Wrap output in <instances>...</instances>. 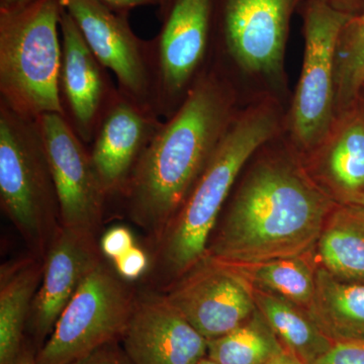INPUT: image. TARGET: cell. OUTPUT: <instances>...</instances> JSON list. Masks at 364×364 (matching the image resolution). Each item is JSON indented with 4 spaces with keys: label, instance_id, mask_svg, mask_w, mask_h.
<instances>
[{
    "label": "cell",
    "instance_id": "603a6c76",
    "mask_svg": "<svg viewBox=\"0 0 364 364\" xmlns=\"http://www.w3.org/2000/svg\"><path fill=\"white\" fill-rule=\"evenodd\" d=\"M259 310L224 336L208 340L207 358L218 364H267L284 352Z\"/></svg>",
    "mask_w": 364,
    "mask_h": 364
},
{
    "label": "cell",
    "instance_id": "7c38bea8",
    "mask_svg": "<svg viewBox=\"0 0 364 364\" xmlns=\"http://www.w3.org/2000/svg\"><path fill=\"white\" fill-rule=\"evenodd\" d=\"M294 0H224L222 36L230 58L248 73L282 72Z\"/></svg>",
    "mask_w": 364,
    "mask_h": 364
},
{
    "label": "cell",
    "instance_id": "ac0fdd59",
    "mask_svg": "<svg viewBox=\"0 0 364 364\" xmlns=\"http://www.w3.org/2000/svg\"><path fill=\"white\" fill-rule=\"evenodd\" d=\"M44 269L28 253L0 269V364H11L23 349V335Z\"/></svg>",
    "mask_w": 364,
    "mask_h": 364
},
{
    "label": "cell",
    "instance_id": "d6986e66",
    "mask_svg": "<svg viewBox=\"0 0 364 364\" xmlns=\"http://www.w3.org/2000/svg\"><path fill=\"white\" fill-rule=\"evenodd\" d=\"M309 313L332 342H363L364 282H347L317 267Z\"/></svg>",
    "mask_w": 364,
    "mask_h": 364
},
{
    "label": "cell",
    "instance_id": "9a60e30c",
    "mask_svg": "<svg viewBox=\"0 0 364 364\" xmlns=\"http://www.w3.org/2000/svg\"><path fill=\"white\" fill-rule=\"evenodd\" d=\"M122 341L133 364H198L208 355V340L154 289L136 294Z\"/></svg>",
    "mask_w": 364,
    "mask_h": 364
},
{
    "label": "cell",
    "instance_id": "d6a6232c",
    "mask_svg": "<svg viewBox=\"0 0 364 364\" xmlns=\"http://www.w3.org/2000/svg\"><path fill=\"white\" fill-rule=\"evenodd\" d=\"M172 0H159V14L161 18L165 16V14L168 11L170 4H171Z\"/></svg>",
    "mask_w": 364,
    "mask_h": 364
},
{
    "label": "cell",
    "instance_id": "7a4b0ae2",
    "mask_svg": "<svg viewBox=\"0 0 364 364\" xmlns=\"http://www.w3.org/2000/svg\"><path fill=\"white\" fill-rule=\"evenodd\" d=\"M335 205L296 163L263 160L242 181L207 255L233 264L306 255Z\"/></svg>",
    "mask_w": 364,
    "mask_h": 364
},
{
    "label": "cell",
    "instance_id": "836d02e7",
    "mask_svg": "<svg viewBox=\"0 0 364 364\" xmlns=\"http://www.w3.org/2000/svg\"><path fill=\"white\" fill-rule=\"evenodd\" d=\"M198 364H218L215 363V361H213L212 359L208 358H203L202 361H200Z\"/></svg>",
    "mask_w": 364,
    "mask_h": 364
},
{
    "label": "cell",
    "instance_id": "ffe728a7",
    "mask_svg": "<svg viewBox=\"0 0 364 364\" xmlns=\"http://www.w3.org/2000/svg\"><path fill=\"white\" fill-rule=\"evenodd\" d=\"M315 247L321 267L340 279L364 282V205L336 203Z\"/></svg>",
    "mask_w": 364,
    "mask_h": 364
},
{
    "label": "cell",
    "instance_id": "4316f807",
    "mask_svg": "<svg viewBox=\"0 0 364 364\" xmlns=\"http://www.w3.org/2000/svg\"><path fill=\"white\" fill-rule=\"evenodd\" d=\"M135 238L126 227H114L107 230L100 241V247L105 257L112 261L135 246Z\"/></svg>",
    "mask_w": 364,
    "mask_h": 364
},
{
    "label": "cell",
    "instance_id": "3957f363",
    "mask_svg": "<svg viewBox=\"0 0 364 364\" xmlns=\"http://www.w3.org/2000/svg\"><path fill=\"white\" fill-rule=\"evenodd\" d=\"M277 128L279 114L272 105H254L235 114L202 176L153 247L152 279L158 291L207 256L208 243L239 174Z\"/></svg>",
    "mask_w": 364,
    "mask_h": 364
},
{
    "label": "cell",
    "instance_id": "1f68e13d",
    "mask_svg": "<svg viewBox=\"0 0 364 364\" xmlns=\"http://www.w3.org/2000/svg\"><path fill=\"white\" fill-rule=\"evenodd\" d=\"M267 364H299L294 358H291L287 352L284 351L279 355L270 359Z\"/></svg>",
    "mask_w": 364,
    "mask_h": 364
},
{
    "label": "cell",
    "instance_id": "d4e9b609",
    "mask_svg": "<svg viewBox=\"0 0 364 364\" xmlns=\"http://www.w3.org/2000/svg\"><path fill=\"white\" fill-rule=\"evenodd\" d=\"M112 265L122 279L132 282L142 277L147 272L149 258L142 248L135 245L112 261Z\"/></svg>",
    "mask_w": 364,
    "mask_h": 364
},
{
    "label": "cell",
    "instance_id": "484cf974",
    "mask_svg": "<svg viewBox=\"0 0 364 364\" xmlns=\"http://www.w3.org/2000/svg\"><path fill=\"white\" fill-rule=\"evenodd\" d=\"M311 364H364L363 342H335Z\"/></svg>",
    "mask_w": 364,
    "mask_h": 364
},
{
    "label": "cell",
    "instance_id": "9c48e42d",
    "mask_svg": "<svg viewBox=\"0 0 364 364\" xmlns=\"http://www.w3.org/2000/svg\"><path fill=\"white\" fill-rule=\"evenodd\" d=\"M161 293L208 341L233 331L257 311L249 280L233 264L208 255Z\"/></svg>",
    "mask_w": 364,
    "mask_h": 364
},
{
    "label": "cell",
    "instance_id": "ba28073f",
    "mask_svg": "<svg viewBox=\"0 0 364 364\" xmlns=\"http://www.w3.org/2000/svg\"><path fill=\"white\" fill-rule=\"evenodd\" d=\"M215 0H172L150 41L153 105L163 121L181 107L200 73L210 45Z\"/></svg>",
    "mask_w": 364,
    "mask_h": 364
},
{
    "label": "cell",
    "instance_id": "7402d4cb",
    "mask_svg": "<svg viewBox=\"0 0 364 364\" xmlns=\"http://www.w3.org/2000/svg\"><path fill=\"white\" fill-rule=\"evenodd\" d=\"M233 265L254 289L286 299L306 310L312 305L317 267L309 260L308 254L251 264Z\"/></svg>",
    "mask_w": 364,
    "mask_h": 364
},
{
    "label": "cell",
    "instance_id": "4dcf8cb0",
    "mask_svg": "<svg viewBox=\"0 0 364 364\" xmlns=\"http://www.w3.org/2000/svg\"><path fill=\"white\" fill-rule=\"evenodd\" d=\"M36 0H0V11H11L25 6Z\"/></svg>",
    "mask_w": 364,
    "mask_h": 364
},
{
    "label": "cell",
    "instance_id": "2e32d148",
    "mask_svg": "<svg viewBox=\"0 0 364 364\" xmlns=\"http://www.w3.org/2000/svg\"><path fill=\"white\" fill-rule=\"evenodd\" d=\"M97 235L60 228L44 258V269L30 318L40 338L51 334L59 316L82 280L105 256Z\"/></svg>",
    "mask_w": 364,
    "mask_h": 364
},
{
    "label": "cell",
    "instance_id": "6da1fadb",
    "mask_svg": "<svg viewBox=\"0 0 364 364\" xmlns=\"http://www.w3.org/2000/svg\"><path fill=\"white\" fill-rule=\"evenodd\" d=\"M233 107L229 83L215 72H205L139 160L119 198L153 247L219 147L233 121Z\"/></svg>",
    "mask_w": 364,
    "mask_h": 364
},
{
    "label": "cell",
    "instance_id": "4fadbf2b",
    "mask_svg": "<svg viewBox=\"0 0 364 364\" xmlns=\"http://www.w3.org/2000/svg\"><path fill=\"white\" fill-rule=\"evenodd\" d=\"M59 95L65 119L76 135L90 145L117 86L95 56L68 11L62 9Z\"/></svg>",
    "mask_w": 364,
    "mask_h": 364
},
{
    "label": "cell",
    "instance_id": "277c9868",
    "mask_svg": "<svg viewBox=\"0 0 364 364\" xmlns=\"http://www.w3.org/2000/svg\"><path fill=\"white\" fill-rule=\"evenodd\" d=\"M61 0L0 11V102L21 116L65 117L59 95Z\"/></svg>",
    "mask_w": 364,
    "mask_h": 364
},
{
    "label": "cell",
    "instance_id": "e0dca14e",
    "mask_svg": "<svg viewBox=\"0 0 364 364\" xmlns=\"http://www.w3.org/2000/svg\"><path fill=\"white\" fill-rule=\"evenodd\" d=\"M311 154V177L335 203L364 205V117L346 114Z\"/></svg>",
    "mask_w": 364,
    "mask_h": 364
},
{
    "label": "cell",
    "instance_id": "52a82bcc",
    "mask_svg": "<svg viewBox=\"0 0 364 364\" xmlns=\"http://www.w3.org/2000/svg\"><path fill=\"white\" fill-rule=\"evenodd\" d=\"M350 14L326 0H311L305 14V53L291 128L298 147L312 153L336 121V52Z\"/></svg>",
    "mask_w": 364,
    "mask_h": 364
},
{
    "label": "cell",
    "instance_id": "8fae6325",
    "mask_svg": "<svg viewBox=\"0 0 364 364\" xmlns=\"http://www.w3.org/2000/svg\"><path fill=\"white\" fill-rule=\"evenodd\" d=\"M61 4L98 61L114 74L119 90L155 112L150 41L134 33L127 14L112 11L100 0H61Z\"/></svg>",
    "mask_w": 364,
    "mask_h": 364
},
{
    "label": "cell",
    "instance_id": "cb8c5ba5",
    "mask_svg": "<svg viewBox=\"0 0 364 364\" xmlns=\"http://www.w3.org/2000/svg\"><path fill=\"white\" fill-rule=\"evenodd\" d=\"M364 85V13L351 16L340 35L336 52V112L346 111Z\"/></svg>",
    "mask_w": 364,
    "mask_h": 364
},
{
    "label": "cell",
    "instance_id": "83f0119b",
    "mask_svg": "<svg viewBox=\"0 0 364 364\" xmlns=\"http://www.w3.org/2000/svg\"><path fill=\"white\" fill-rule=\"evenodd\" d=\"M70 364H133L117 342L105 345Z\"/></svg>",
    "mask_w": 364,
    "mask_h": 364
},
{
    "label": "cell",
    "instance_id": "30bf717a",
    "mask_svg": "<svg viewBox=\"0 0 364 364\" xmlns=\"http://www.w3.org/2000/svg\"><path fill=\"white\" fill-rule=\"evenodd\" d=\"M37 122L56 188L61 226L97 236L109 200L88 146L61 114H44Z\"/></svg>",
    "mask_w": 364,
    "mask_h": 364
},
{
    "label": "cell",
    "instance_id": "f1b7e54d",
    "mask_svg": "<svg viewBox=\"0 0 364 364\" xmlns=\"http://www.w3.org/2000/svg\"><path fill=\"white\" fill-rule=\"evenodd\" d=\"M100 1L109 6L112 11L119 14H127V16L132 9H135L136 7L159 6V0H100Z\"/></svg>",
    "mask_w": 364,
    "mask_h": 364
},
{
    "label": "cell",
    "instance_id": "5bb4252c",
    "mask_svg": "<svg viewBox=\"0 0 364 364\" xmlns=\"http://www.w3.org/2000/svg\"><path fill=\"white\" fill-rule=\"evenodd\" d=\"M163 123L156 112L117 88L88 150L107 198H119Z\"/></svg>",
    "mask_w": 364,
    "mask_h": 364
},
{
    "label": "cell",
    "instance_id": "f546056e",
    "mask_svg": "<svg viewBox=\"0 0 364 364\" xmlns=\"http://www.w3.org/2000/svg\"><path fill=\"white\" fill-rule=\"evenodd\" d=\"M11 364H39L37 361V356L30 349L23 347L20 354L16 356Z\"/></svg>",
    "mask_w": 364,
    "mask_h": 364
},
{
    "label": "cell",
    "instance_id": "44dd1931",
    "mask_svg": "<svg viewBox=\"0 0 364 364\" xmlns=\"http://www.w3.org/2000/svg\"><path fill=\"white\" fill-rule=\"evenodd\" d=\"M256 306L284 350L299 364H311L331 348L309 311L286 299L254 289Z\"/></svg>",
    "mask_w": 364,
    "mask_h": 364
},
{
    "label": "cell",
    "instance_id": "5b68a950",
    "mask_svg": "<svg viewBox=\"0 0 364 364\" xmlns=\"http://www.w3.org/2000/svg\"><path fill=\"white\" fill-rule=\"evenodd\" d=\"M0 205L30 253L44 259L61 228L56 188L37 119L0 102Z\"/></svg>",
    "mask_w": 364,
    "mask_h": 364
},
{
    "label": "cell",
    "instance_id": "8992f818",
    "mask_svg": "<svg viewBox=\"0 0 364 364\" xmlns=\"http://www.w3.org/2000/svg\"><path fill=\"white\" fill-rule=\"evenodd\" d=\"M105 259L93 268L59 316L38 352L39 364H70L122 340L136 291Z\"/></svg>",
    "mask_w": 364,
    "mask_h": 364
}]
</instances>
